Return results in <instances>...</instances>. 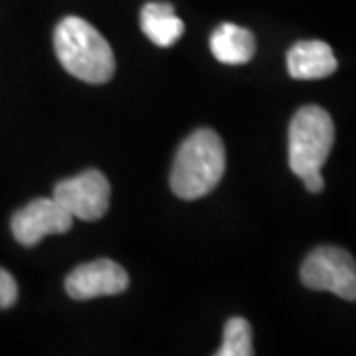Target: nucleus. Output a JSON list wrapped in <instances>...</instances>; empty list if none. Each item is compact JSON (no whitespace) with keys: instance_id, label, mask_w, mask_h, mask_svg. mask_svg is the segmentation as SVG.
<instances>
[{"instance_id":"1","label":"nucleus","mask_w":356,"mask_h":356,"mask_svg":"<svg viewBox=\"0 0 356 356\" xmlns=\"http://www.w3.org/2000/svg\"><path fill=\"white\" fill-rule=\"evenodd\" d=\"M226 172V149L212 129H198L178 149L170 188L182 200H196L214 191Z\"/></svg>"},{"instance_id":"2","label":"nucleus","mask_w":356,"mask_h":356,"mask_svg":"<svg viewBox=\"0 0 356 356\" xmlns=\"http://www.w3.org/2000/svg\"><path fill=\"white\" fill-rule=\"evenodd\" d=\"M54 48L67 74L86 83H105L115 74V56L107 40L77 16H65L54 32Z\"/></svg>"},{"instance_id":"3","label":"nucleus","mask_w":356,"mask_h":356,"mask_svg":"<svg viewBox=\"0 0 356 356\" xmlns=\"http://www.w3.org/2000/svg\"><path fill=\"white\" fill-rule=\"evenodd\" d=\"M334 143V123L323 107L307 105L293 115L289 125V166L303 178L321 172Z\"/></svg>"},{"instance_id":"4","label":"nucleus","mask_w":356,"mask_h":356,"mask_svg":"<svg viewBox=\"0 0 356 356\" xmlns=\"http://www.w3.org/2000/svg\"><path fill=\"white\" fill-rule=\"evenodd\" d=\"M307 289L334 293L344 301H356V261L337 245H321L307 255L301 266Z\"/></svg>"},{"instance_id":"5","label":"nucleus","mask_w":356,"mask_h":356,"mask_svg":"<svg viewBox=\"0 0 356 356\" xmlns=\"http://www.w3.org/2000/svg\"><path fill=\"white\" fill-rule=\"evenodd\" d=\"M51 196L64 206L74 220L79 218L93 222L105 216L109 208L111 186L103 172L86 170L77 177L58 182Z\"/></svg>"},{"instance_id":"6","label":"nucleus","mask_w":356,"mask_h":356,"mask_svg":"<svg viewBox=\"0 0 356 356\" xmlns=\"http://www.w3.org/2000/svg\"><path fill=\"white\" fill-rule=\"evenodd\" d=\"M72 226L74 216L54 196L26 204L14 214L10 222L16 242L26 248L36 245L51 234H65Z\"/></svg>"},{"instance_id":"7","label":"nucleus","mask_w":356,"mask_h":356,"mask_svg":"<svg viewBox=\"0 0 356 356\" xmlns=\"http://www.w3.org/2000/svg\"><path fill=\"white\" fill-rule=\"evenodd\" d=\"M129 287L127 271L113 259H95L77 266L65 277V293L76 301L119 295Z\"/></svg>"},{"instance_id":"8","label":"nucleus","mask_w":356,"mask_h":356,"mask_svg":"<svg viewBox=\"0 0 356 356\" xmlns=\"http://www.w3.org/2000/svg\"><path fill=\"white\" fill-rule=\"evenodd\" d=\"M337 67L331 46L321 40L297 42L287 51V72L293 79H323L332 76Z\"/></svg>"},{"instance_id":"9","label":"nucleus","mask_w":356,"mask_h":356,"mask_svg":"<svg viewBox=\"0 0 356 356\" xmlns=\"http://www.w3.org/2000/svg\"><path fill=\"white\" fill-rule=\"evenodd\" d=\"M210 50L222 64H248L255 56V38L248 28L226 22V24L218 26L212 32Z\"/></svg>"},{"instance_id":"10","label":"nucleus","mask_w":356,"mask_h":356,"mask_svg":"<svg viewBox=\"0 0 356 356\" xmlns=\"http://www.w3.org/2000/svg\"><path fill=\"white\" fill-rule=\"evenodd\" d=\"M140 28L154 46L170 48L184 34V22L168 2H149L140 10Z\"/></svg>"},{"instance_id":"11","label":"nucleus","mask_w":356,"mask_h":356,"mask_svg":"<svg viewBox=\"0 0 356 356\" xmlns=\"http://www.w3.org/2000/svg\"><path fill=\"white\" fill-rule=\"evenodd\" d=\"M218 356H252V327L243 317H232L224 327V341L216 350Z\"/></svg>"},{"instance_id":"12","label":"nucleus","mask_w":356,"mask_h":356,"mask_svg":"<svg viewBox=\"0 0 356 356\" xmlns=\"http://www.w3.org/2000/svg\"><path fill=\"white\" fill-rule=\"evenodd\" d=\"M18 299V285L13 275L0 267V309L13 307Z\"/></svg>"},{"instance_id":"13","label":"nucleus","mask_w":356,"mask_h":356,"mask_svg":"<svg viewBox=\"0 0 356 356\" xmlns=\"http://www.w3.org/2000/svg\"><path fill=\"white\" fill-rule=\"evenodd\" d=\"M303 182H305V188L309 192H313V194H318V192L325 188V178L321 172H313V175H309V177L303 178Z\"/></svg>"}]
</instances>
